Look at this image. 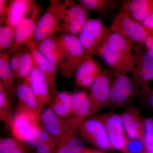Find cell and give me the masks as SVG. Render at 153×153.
<instances>
[{
    "label": "cell",
    "mask_w": 153,
    "mask_h": 153,
    "mask_svg": "<svg viewBox=\"0 0 153 153\" xmlns=\"http://www.w3.org/2000/svg\"><path fill=\"white\" fill-rule=\"evenodd\" d=\"M15 29L6 25L0 27V50L7 52L11 49L15 39Z\"/></svg>",
    "instance_id": "f546056e"
},
{
    "label": "cell",
    "mask_w": 153,
    "mask_h": 153,
    "mask_svg": "<svg viewBox=\"0 0 153 153\" xmlns=\"http://www.w3.org/2000/svg\"><path fill=\"white\" fill-rule=\"evenodd\" d=\"M146 152V146L142 141L130 140L128 148V153H144Z\"/></svg>",
    "instance_id": "e575fe53"
},
{
    "label": "cell",
    "mask_w": 153,
    "mask_h": 153,
    "mask_svg": "<svg viewBox=\"0 0 153 153\" xmlns=\"http://www.w3.org/2000/svg\"><path fill=\"white\" fill-rule=\"evenodd\" d=\"M62 138L53 137L48 141L36 148L37 153H55Z\"/></svg>",
    "instance_id": "1f68e13d"
},
{
    "label": "cell",
    "mask_w": 153,
    "mask_h": 153,
    "mask_svg": "<svg viewBox=\"0 0 153 153\" xmlns=\"http://www.w3.org/2000/svg\"><path fill=\"white\" fill-rule=\"evenodd\" d=\"M77 131L73 130L65 135L55 153H82L85 147L82 140L76 136Z\"/></svg>",
    "instance_id": "d4e9b609"
},
{
    "label": "cell",
    "mask_w": 153,
    "mask_h": 153,
    "mask_svg": "<svg viewBox=\"0 0 153 153\" xmlns=\"http://www.w3.org/2000/svg\"><path fill=\"white\" fill-rule=\"evenodd\" d=\"M16 94L18 101L17 108L39 115L37 99L30 86L28 78L22 80L17 86Z\"/></svg>",
    "instance_id": "603a6c76"
},
{
    "label": "cell",
    "mask_w": 153,
    "mask_h": 153,
    "mask_svg": "<svg viewBox=\"0 0 153 153\" xmlns=\"http://www.w3.org/2000/svg\"><path fill=\"white\" fill-rule=\"evenodd\" d=\"M62 22L63 33L78 36L89 20L88 10L79 2L71 0L50 1Z\"/></svg>",
    "instance_id": "7a4b0ae2"
},
{
    "label": "cell",
    "mask_w": 153,
    "mask_h": 153,
    "mask_svg": "<svg viewBox=\"0 0 153 153\" xmlns=\"http://www.w3.org/2000/svg\"><path fill=\"white\" fill-rule=\"evenodd\" d=\"M72 116L76 125L80 127L83 122L89 118L90 101L89 94L84 91L71 93Z\"/></svg>",
    "instance_id": "44dd1931"
},
{
    "label": "cell",
    "mask_w": 153,
    "mask_h": 153,
    "mask_svg": "<svg viewBox=\"0 0 153 153\" xmlns=\"http://www.w3.org/2000/svg\"><path fill=\"white\" fill-rule=\"evenodd\" d=\"M96 117L104 125L110 143L114 149L128 153L130 140L126 134L120 114L108 112L97 115Z\"/></svg>",
    "instance_id": "8992f818"
},
{
    "label": "cell",
    "mask_w": 153,
    "mask_h": 153,
    "mask_svg": "<svg viewBox=\"0 0 153 153\" xmlns=\"http://www.w3.org/2000/svg\"><path fill=\"white\" fill-rule=\"evenodd\" d=\"M0 153H27L23 143L13 138L0 140Z\"/></svg>",
    "instance_id": "f1b7e54d"
},
{
    "label": "cell",
    "mask_w": 153,
    "mask_h": 153,
    "mask_svg": "<svg viewBox=\"0 0 153 153\" xmlns=\"http://www.w3.org/2000/svg\"><path fill=\"white\" fill-rule=\"evenodd\" d=\"M110 85L109 76L106 72H102L90 88L89 118L96 116L101 110L108 106Z\"/></svg>",
    "instance_id": "4fadbf2b"
},
{
    "label": "cell",
    "mask_w": 153,
    "mask_h": 153,
    "mask_svg": "<svg viewBox=\"0 0 153 153\" xmlns=\"http://www.w3.org/2000/svg\"><path fill=\"white\" fill-rule=\"evenodd\" d=\"M39 117L35 113L17 108L8 124L13 137L27 143L40 125Z\"/></svg>",
    "instance_id": "52a82bcc"
},
{
    "label": "cell",
    "mask_w": 153,
    "mask_h": 153,
    "mask_svg": "<svg viewBox=\"0 0 153 153\" xmlns=\"http://www.w3.org/2000/svg\"><path fill=\"white\" fill-rule=\"evenodd\" d=\"M153 143V117L145 118V143L146 148Z\"/></svg>",
    "instance_id": "d6a6232c"
},
{
    "label": "cell",
    "mask_w": 153,
    "mask_h": 153,
    "mask_svg": "<svg viewBox=\"0 0 153 153\" xmlns=\"http://www.w3.org/2000/svg\"><path fill=\"white\" fill-rule=\"evenodd\" d=\"M41 126L52 137L63 138L65 135L73 130L79 131L72 117L64 119L58 116L49 107L44 108L40 115Z\"/></svg>",
    "instance_id": "8fae6325"
},
{
    "label": "cell",
    "mask_w": 153,
    "mask_h": 153,
    "mask_svg": "<svg viewBox=\"0 0 153 153\" xmlns=\"http://www.w3.org/2000/svg\"><path fill=\"white\" fill-rule=\"evenodd\" d=\"M56 37L64 57L61 73L67 78L74 76L76 69L89 55L86 54L78 36L63 33Z\"/></svg>",
    "instance_id": "3957f363"
},
{
    "label": "cell",
    "mask_w": 153,
    "mask_h": 153,
    "mask_svg": "<svg viewBox=\"0 0 153 153\" xmlns=\"http://www.w3.org/2000/svg\"><path fill=\"white\" fill-rule=\"evenodd\" d=\"M132 44L120 34L111 32L97 55L114 71L131 74L135 64Z\"/></svg>",
    "instance_id": "6da1fadb"
},
{
    "label": "cell",
    "mask_w": 153,
    "mask_h": 153,
    "mask_svg": "<svg viewBox=\"0 0 153 153\" xmlns=\"http://www.w3.org/2000/svg\"><path fill=\"white\" fill-rule=\"evenodd\" d=\"M8 97L6 88L0 81V119L8 124L13 116L11 113Z\"/></svg>",
    "instance_id": "83f0119b"
},
{
    "label": "cell",
    "mask_w": 153,
    "mask_h": 153,
    "mask_svg": "<svg viewBox=\"0 0 153 153\" xmlns=\"http://www.w3.org/2000/svg\"><path fill=\"white\" fill-rule=\"evenodd\" d=\"M153 11V0H126L122 2L121 11L141 24Z\"/></svg>",
    "instance_id": "ffe728a7"
},
{
    "label": "cell",
    "mask_w": 153,
    "mask_h": 153,
    "mask_svg": "<svg viewBox=\"0 0 153 153\" xmlns=\"http://www.w3.org/2000/svg\"><path fill=\"white\" fill-rule=\"evenodd\" d=\"M31 88L36 96L40 116L47 104H49L52 97L49 83L43 73L35 65L28 77Z\"/></svg>",
    "instance_id": "e0dca14e"
},
{
    "label": "cell",
    "mask_w": 153,
    "mask_h": 153,
    "mask_svg": "<svg viewBox=\"0 0 153 153\" xmlns=\"http://www.w3.org/2000/svg\"><path fill=\"white\" fill-rule=\"evenodd\" d=\"M137 93L130 77L127 73L114 71L111 81L108 106L117 109L125 106Z\"/></svg>",
    "instance_id": "ba28073f"
},
{
    "label": "cell",
    "mask_w": 153,
    "mask_h": 153,
    "mask_svg": "<svg viewBox=\"0 0 153 153\" xmlns=\"http://www.w3.org/2000/svg\"><path fill=\"white\" fill-rule=\"evenodd\" d=\"M78 1L89 12L94 11L101 15L112 10L119 2L112 0H79Z\"/></svg>",
    "instance_id": "484cf974"
},
{
    "label": "cell",
    "mask_w": 153,
    "mask_h": 153,
    "mask_svg": "<svg viewBox=\"0 0 153 153\" xmlns=\"http://www.w3.org/2000/svg\"><path fill=\"white\" fill-rule=\"evenodd\" d=\"M78 131L82 139L97 149L102 151L114 149L104 125L97 117L88 118L83 122Z\"/></svg>",
    "instance_id": "30bf717a"
},
{
    "label": "cell",
    "mask_w": 153,
    "mask_h": 153,
    "mask_svg": "<svg viewBox=\"0 0 153 153\" xmlns=\"http://www.w3.org/2000/svg\"><path fill=\"white\" fill-rule=\"evenodd\" d=\"M110 31L120 34L132 44H144L147 38L148 30L142 24L130 18L120 11L115 17L111 24Z\"/></svg>",
    "instance_id": "5b68a950"
},
{
    "label": "cell",
    "mask_w": 153,
    "mask_h": 153,
    "mask_svg": "<svg viewBox=\"0 0 153 153\" xmlns=\"http://www.w3.org/2000/svg\"><path fill=\"white\" fill-rule=\"evenodd\" d=\"M111 33L110 30L100 19H90L78 35V38L89 56L97 55Z\"/></svg>",
    "instance_id": "277c9868"
},
{
    "label": "cell",
    "mask_w": 153,
    "mask_h": 153,
    "mask_svg": "<svg viewBox=\"0 0 153 153\" xmlns=\"http://www.w3.org/2000/svg\"><path fill=\"white\" fill-rule=\"evenodd\" d=\"M35 66L33 56L29 49L27 52H23L20 67L16 78L23 80L28 78Z\"/></svg>",
    "instance_id": "4316f807"
},
{
    "label": "cell",
    "mask_w": 153,
    "mask_h": 153,
    "mask_svg": "<svg viewBox=\"0 0 153 153\" xmlns=\"http://www.w3.org/2000/svg\"><path fill=\"white\" fill-rule=\"evenodd\" d=\"M101 72L92 56H88L75 71V83L78 87L90 88Z\"/></svg>",
    "instance_id": "d6986e66"
},
{
    "label": "cell",
    "mask_w": 153,
    "mask_h": 153,
    "mask_svg": "<svg viewBox=\"0 0 153 153\" xmlns=\"http://www.w3.org/2000/svg\"><path fill=\"white\" fill-rule=\"evenodd\" d=\"M9 1L0 0V21L1 25H3Z\"/></svg>",
    "instance_id": "8d00e7d4"
},
{
    "label": "cell",
    "mask_w": 153,
    "mask_h": 153,
    "mask_svg": "<svg viewBox=\"0 0 153 153\" xmlns=\"http://www.w3.org/2000/svg\"><path fill=\"white\" fill-rule=\"evenodd\" d=\"M36 44L41 54L61 71L64 65V57L56 36L47 38Z\"/></svg>",
    "instance_id": "7402d4cb"
},
{
    "label": "cell",
    "mask_w": 153,
    "mask_h": 153,
    "mask_svg": "<svg viewBox=\"0 0 153 153\" xmlns=\"http://www.w3.org/2000/svg\"><path fill=\"white\" fill-rule=\"evenodd\" d=\"M40 8L36 1L32 0L9 1L3 25H8L15 29L22 20Z\"/></svg>",
    "instance_id": "5bb4252c"
},
{
    "label": "cell",
    "mask_w": 153,
    "mask_h": 153,
    "mask_svg": "<svg viewBox=\"0 0 153 153\" xmlns=\"http://www.w3.org/2000/svg\"><path fill=\"white\" fill-rule=\"evenodd\" d=\"M141 91L145 104L149 108L153 109V89H151L148 86Z\"/></svg>",
    "instance_id": "d590c367"
},
{
    "label": "cell",
    "mask_w": 153,
    "mask_h": 153,
    "mask_svg": "<svg viewBox=\"0 0 153 153\" xmlns=\"http://www.w3.org/2000/svg\"><path fill=\"white\" fill-rule=\"evenodd\" d=\"M41 10V8L38 9L29 16L23 19L15 27L13 44L8 51L11 55L19 50L22 45L32 39L40 18L39 16Z\"/></svg>",
    "instance_id": "ac0fdd59"
},
{
    "label": "cell",
    "mask_w": 153,
    "mask_h": 153,
    "mask_svg": "<svg viewBox=\"0 0 153 153\" xmlns=\"http://www.w3.org/2000/svg\"><path fill=\"white\" fill-rule=\"evenodd\" d=\"M146 152L149 153H153V143L146 147Z\"/></svg>",
    "instance_id": "60d3db41"
},
{
    "label": "cell",
    "mask_w": 153,
    "mask_h": 153,
    "mask_svg": "<svg viewBox=\"0 0 153 153\" xmlns=\"http://www.w3.org/2000/svg\"><path fill=\"white\" fill-rule=\"evenodd\" d=\"M82 153H105L103 151L97 149L91 148H85Z\"/></svg>",
    "instance_id": "ab89813d"
},
{
    "label": "cell",
    "mask_w": 153,
    "mask_h": 153,
    "mask_svg": "<svg viewBox=\"0 0 153 153\" xmlns=\"http://www.w3.org/2000/svg\"><path fill=\"white\" fill-rule=\"evenodd\" d=\"M142 24L148 31H153V11Z\"/></svg>",
    "instance_id": "f35d334b"
},
{
    "label": "cell",
    "mask_w": 153,
    "mask_h": 153,
    "mask_svg": "<svg viewBox=\"0 0 153 153\" xmlns=\"http://www.w3.org/2000/svg\"><path fill=\"white\" fill-rule=\"evenodd\" d=\"M52 137H52L40 124V125L36 129L33 135L30 137V139L28 140L27 144L30 145L31 146L36 148L41 146L46 142L48 141Z\"/></svg>",
    "instance_id": "4dcf8cb0"
},
{
    "label": "cell",
    "mask_w": 153,
    "mask_h": 153,
    "mask_svg": "<svg viewBox=\"0 0 153 153\" xmlns=\"http://www.w3.org/2000/svg\"><path fill=\"white\" fill-rule=\"evenodd\" d=\"M19 49L16 52L11 54L10 58V66L12 71L13 73L15 78H16L17 73L19 71L20 63H21L22 55L23 53V51L19 50Z\"/></svg>",
    "instance_id": "836d02e7"
},
{
    "label": "cell",
    "mask_w": 153,
    "mask_h": 153,
    "mask_svg": "<svg viewBox=\"0 0 153 153\" xmlns=\"http://www.w3.org/2000/svg\"><path fill=\"white\" fill-rule=\"evenodd\" d=\"M11 54L9 51L0 53V77L8 95L13 94L15 78L10 64Z\"/></svg>",
    "instance_id": "cb8c5ba5"
},
{
    "label": "cell",
    "mask_w": 153,
    "mask_h": 153,
    "mask_svg": "<svg viewBox=\"0 0 153 153\" xmlns=\"http://www.w3.org/2000/svg\"><path fill=\"white\" fill-rule=\"evenodd\" d=\"M148 31L149 34L144 45L146 49L153 54V31Z\"/></svg>",
    "instance_id": "74e56055"
},
{
    "label": "cell",
    "mask_w": 153,
    "mask_h": 153,
    "mask_svg": "<svg viewBox=\"0 0 153 153\" xmlns=\"http://www.w3.org/2000/svg\"><path fill=\"white\" fill-rule=\"evenodd\" d=\"M144 153H149L147 152H145Z\"/></svg>",
    "instance_id": "b9f144b4"
},
{
    "label": "cell",
    "mask_w": 153,
    "mask_h": 153,
    "mask_svg": "<svg viewBox=\"0 0 153 153\" xmlns=\"http://www.w3.org/2000/svg\"><path fill=\"white\" fill-rule=\"evenodd\" d=\"M120 114L128 138L141 141L145 145V118L143 117L138 109L130 108Z\"/></svg>",
    "instance_id": "9a60e30c"
},
{
    "label": "cell",
    "mask_w": 153,
    "mask_h": 153,
    "mask_svg": "<svg viewBox=\"0 0 153 153\" xmlns=\"http://www.w3.org/2000/svg\"><path fill=\"white\" fill-rule=\"evenodd\" d=\"M58 33H63L62 22L55 7L50 2L47 11L40 17L32 40L36 44Z\"/></svg>",
    "instance_id": "7c38bea8"
},
{
    "label": "cell",
    "mask_w": 153,
    "mask_h": 153,
    "mask_svg": "<svg viewBox=\"0 0 153 153\" xmlns=\"http://www.w3.org/2000/svg\"><path fill=\"white\" fill-rule=\"evenodd\" d=\"M26 44L32 54L35 65L47 79L52 97H54L59 92L57 87V66L47 60L41 54L37 48L35 42L30 40Z\"/></svg>",
    "instance_id": "2e32d148"
},
{
    "label": "cell",
    "mask_w": 153,
    "mask_h": 153,
    "mask_svg": "<svg viewBox=\"0 0 153 153\" xmlns=\"http://www.w3.org/2000/svg\"><path fill=\"white\" fill-rule=\"evenodd\" d=\"M134 52L135 64L130 78L137 93L153 80V54L140 47Z\"/></svg>",
    "instance_id": "9c48e42d"
}]
</instances>
